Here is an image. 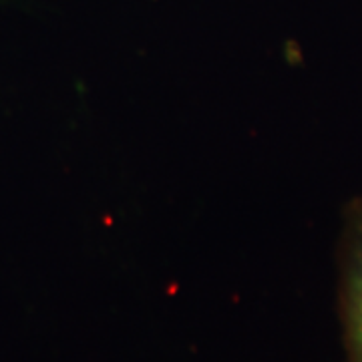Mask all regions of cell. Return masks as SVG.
Listing matches in <instances>:
<instances>
[{"mask_svg":"<svg viewBox=\"0 0 362 362\" xmlns=\"http://www.w3.org/2000/svg\"><path fill=\"white\" fill-rule=\"evenodd\" d=\"M338 316L346 362H362V197L349 206L340 235Z\"/></svg>","mask_w":362,"mask_h":362,"instance_id":"cell-1","label":"cell"}]
</instances>
